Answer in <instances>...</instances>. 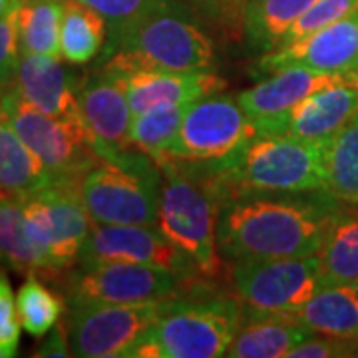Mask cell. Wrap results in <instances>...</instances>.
<instances>
[{
  "instance_id": "obj_1",
  "label": "cell",
  "mask_w": 358,
  "mask_h": 358,
  "mask_svg": "<svg viewBox=\"0 0 358 358\" xmlns=\"http://www.w3.org/2000/svg\"><path fill=\"white\" fill-rule=\"evenodd\" d=\"M345 205L327 189L221 192L219 255L227 265L245 259L317 255Z\"/></svg>"
},
{
  "instance_id": "obj_2",
  "label": "cell",
  "mask_w": 358,
  "mask_h": 358,
  "mask_svg": "<svg viewBox=\"0 0 358 358\" xmlns=\"http://www.w3.org/2000/svg\"><path fill=\"white\" fill-rule=\"evenodd\" d=\"M243 303L217 282L201 281L164 301L152 324L129 358L225 357L243 322Z\"/></svg>"
},
{
  "instance_id": "obj_3",
  "label": "cell",
  "mask_w": 358,
  "mask_h": 358,
  "mask_svg": "<svg viewBox=\"0 0 358 358\" xmlns=\"http://www.w3.org/2000/svg\"><path fill=\"white\" fill-rule=\"evenodd\" d=\"M98 66L131 70H213L215 40L185 0H167L128 24L103 48Z\"/></svg>"
},
{
  "instance_id": "obj_4",
  "label": "cell",
  "mask_w": 358,
  "mask_h": 358,
  "mask_svg": "<svg viewBox=\"0 0 358 358\" xmlns=\"http://www.w3.org/2000/svg\"><path fill=\"white\" fill-rule=\"evenodd\" d=\"M164 171L155 227L187 255L205 279L219 282L225 261L217 249L221 187L205 164L171 159Z\"/></svg>"
},
{
  "instance_id": "obj_5",
  "label": "cell",
  "mask_w": 358,
  "mask_h": 358,
  "mask_svg": "<svg viewBox=\"0 0 358 358\" xmlns=\"http://www.w3.org/2000/svg\"><path fill=\"white\" fill-rule=\"evenodd\" d=\"M221 192H329L327 143L285 134L255 136L229 157L207 162Z\"/></svg>"
},
{
  "instance_id": "obj_6",
  "label": "cell",
  "mask_w": 358,
  "mask_h": 358,
  "mask_svg": "<svg viewBox=\"0 0 358 358\" xmlns=\"http://www.w3.org/2000/svg\"><path fill=\"white\" fill-rule=\"evenodd\" d=\"M164 171L136 148L100 159L82 178L80 193L92 223L155 225Z\"/></svg>"
},
{
  "instance_id": "obj_7",
  "label": "cell",
  "mask_w": 358,
  "mask_h": 358,
  "mask_svg": "<svg viewBox=\"0 0 358 358\" xmlns=\"http://www.w3.org/2000/svg\"><path fill=\"white\" fill-rule=\"evenodd\" d=\"M52 282L68 307L154 303L187 289V282L167 268L124 261L76 263Z\"/></svg>"
},
{
  "instance_id": "obj_8",
  "label": "cell",
  "mask_w": 358,
  "mask_h": 358,
  "mask_svg": "<svg viewBox=\"0 0 358 358\" xmlns=\"http://www.w3.org/2000/svg\"><path fill=\"white\" fill-rule=\"evenodd\" d=\"M4 106L8 124L48 169L54 183H82L88 169L102 159L92 148L84 120L44 114L26 102L16 86L6 90Z\"/></svg>"
},
{
  "instance_id": "obj_9",
  "label": "cell",
  "mask_w": 358,
  "mask_h": 358,
  "mask_svg": "<svg viewBox=\"0 0 358 358\" xmlns=\"http://www.w3.org/2000/svg\"><path fill=\"white\" fill-rule=\"evenodd\" d=\"M26 233L44 259L46 281L72 268L92 229V219L84 205L80 183H52L34 197L24 199Z\"/></svg>"
},
{
  "instance_id": "obj_10",
  "label": "cell",
  "mask_w": 358,
  "mask_h": 358,
  "mask_svg": "<svg viewBox=\"0 0 358 358\" xmlns=\"http://www.w3.org/2000/svg\"><path fill=\"white\" fill-rule=\"evenodd\" d=\"M229 291L245 308L291 315L322 287L319 257L245 259L229 263Z\"/></svg>"
},
{
  "instance_id": "obj_11",
  "label": "cell",
  "mask_w": 358,
  "mask_h": 358,
  "mask_svg": "<svg viewBox=\"0 0 358 358\" xmlns=\"http://www.w3.org/2000/svg\"><path fill=\"white\" fill-rule=\"evenodd\" d=\"M164 301L70 307L66 329L72 357L129 358L131 350L159 319Z\"/></svg>"
},
{
  "instance_id": "obj_12",
  "label": "cell",
  "mask_w": 358,
  "mask_h": 358,
  "mask_svg": "<svg viewBox=\"0 0 358 358\" xmlns=\"http://www.w3.org/2000/svg\"><path fill=\"white\" fill-rule=\"evenodd\" d=\"M255 136V126L237 94H211L189 103L171 148V159L189 164L217 162L235 154Z\"/></svg>"
},
{
  "instance_id": "obj_13",
  "label": "cell",
  "mask_w": 358,
  "mask_h": 358,
  "mask_svg": "<svg viewBox=\"0 0 358 358\" xmlns=\"http://www.w3.org/2000/svg\"><path fill=\"white\" fill-rule=\"evenodd\" d=\"M106 261H124V263H140V265L167 268L187 282V287L193 282L209 281L195 267L192 259L183 255L155 225L92 223V229L80 251L78 263H106Z\"/></svg>"
},
{
  "instance_id": "obj_14",
  "label": "cell",
  "mask_w": 358,
  "mask_h": 358,
  "mask_svg": "<svg viewBox=\"0 0 358 358\" xmlns=\"http://www.w3.org/2000/svg\"><path fill=\"white\" fill-rule=\"evenodd\" d=\"M78 102L92 148L102 159L131 148L129 128L134 112L120 72L96 66L78 84Z\"/></svg>"
},
{
  "instance_id": "obj_15",
  "label": "cell",
  "mask_w": 358,
  "mask_h": 358,
  "mask_svg": "<svg viewBox=\"0 0 358 358\" xmlns=\"http://www.w3.org/2000/svg\"><path fill=\"white\" fill-rule=\"evenodd\" d=\"M358 114V74L317 90L287 114L253 122L257 136L285 134L299 140L329 143Z\"/></svg>"
},
{
  "instance_id": "obj_16",
  "label": "cell",
  "mask_w": 358,
  "mask_h": 358,
  "mask_svg": "<svg viewBox=\"0 0 358 358\" xmlns=\"http://www.w3.org/2000/svg\"><path fill=\"white\" fill-rule=\"evenodd\" d=\"M293 66L343 76L358 74V8L319 32L263 54L259 60V68L268 74Z\"/></svg>"
},
{
  "instance_id": "obj_17",
  "label": "cell",
  "mask_w": 358,
  "mask_h": 358,
  "mask_svg": "<svg viewBox=\"0 0 358 358\" xmlns=\"http://www.w3.org/2000/svg\"><path fill=\"white\" fill-rule=\"evenodd\" d=\"M120 76L134 115L157 106L197 102L227 88V82L213 70H131Z\"/></svg>"
},
{
  "instance_id": "obj_18",
  "label": "cell",
  "mask_w": 358,
  "mask_h": 358,
  "mask_svg": "<svg viewBox=\"0 0 358 358\" xmlns=\"http://www.w3.org/2000/svg\"><path fill=\"white\" fill-rule=\"evenodd\" d=\"M352 76L327 74V72H317L310 68L293 66V68L273 72L265 82H259L253 88L239 92L237 100L251 122H265L271 117L287 114L291 108H294L301 100H305L313 92L345 82Z\"/></svg>"
},
{
  "instance_id": "obj_19",
  "label": "cell",
  "mask_w": 358,
  "mask_h": 358,
  "mask_svg": "<svg viewBox=\"0 0 358 358\" xmlns=\"http://www.w3.org/2000/svg\"><path fill=\"white\" fill-rule=\"evenodd\" d=\"M78 84L58 58L44 54H22L16 90L26 102L44 114L68 120H82L78 102Z\"/></svg>"
},
{
  "instance_id": "obj_20",
  "label": "cell",
  "mask_w": 358,
  "mask_h": 358,
  "mask_svg": "<svg viewBox=\"0 0 358 358\" xmlns=\"http://www.w3.org/2000/svg\"><path fill=\"white\" fill-rule=\"evenodd\" d=\"M245 308V307H243ZM301 322L277 313L245 308L243 322L225 357L229 358H282L289 357L299 343L310 336Z\"/></svg>"
},
{
  "instance_id": "obj_21",
  "label": "cell",
  "mask_w": 358,
  "mask_h": 358,
  "mask_svg": "<svg viewBox=\"0 0 358 358\" xmlns=\"http://www.w3.org/2000/svg\"><path fill=\"white\" fill-rule=\"evenodd\" d=\"M289 319L310 333L358 341V291L355 285H322Z\"/></svg>"
},
{
  "instance_id": "obj_22",
  "label": "cell",
  "mask_w": 358,
  "mask_h": 358,
  "mask_svg": "<svg viewBox=\"0 0 358 358\" xmlns=\"http://www.w3.org/2000/svg\"><path fill=\"white\" fill-rule=\"evenodd\" d=\"M52 178L36 154L20 140L8 124L0 122V192L18 199H30L50 187Z\"/></svg>"
},
{
  "instance_id": "obj_23",
  "label": "cell",
  "mask_w": 358,
  "mask_h": 358,
  "mask_svg": "<svg viewBox=\"0 0 358 358\" xmlns=\"http://www.w3.org/2000/svg\"><path fill=\"white\" fill-rule=\"evenodd\" d=\"M108 42V22L82 0H62L60 58L72 66H86L102 56Z\"/></svg>"
},
{
  "instance_id": "obj_24",
  "label": "cell",
  "mask_w": 358,
  "mask_h": 358,
  "mask_svg": "<svg viewBox=\"0 0 358 358\" xmlns=\"http://www.w3.org/2000/svg\"><path fill=\"white\" fill-rule=\"evenodd\" d=\"M322 285H352L358 279V205L346 203L320 245Z\"/></svg>"
},
{
  "instance_id": "obj_25",
  "label": "cell",
  "mask_w": 358,
  "mask_h": 358,
  "mask_svg": "<svg viewBox=\"0 0 358 358\" xmlns=\"http://www.w3.org/2000/svg\"><path fill=\"white\" fill-rule=\"evenodd\" d=\"M317 0H249L245 13V42L251 52L275 50L289 28Z\"/></svg>"
},
{
  "instance_id": "obj_26",
  "label": "cell",
  "mask_w": 358,
  "mask_h": 358,
  "mask_svg": "<svg viewBox=\"0 0 358 358\" xmlns=\"http://www.w3.org/2000/svg\"><path fill=\"white\" fill-rule=\"evenodd\" d=\"M14 13L22 54L60 58L62 0H20Z\"/></svg>"
},
{
  "instance_id": "obj_27",
  "label": "cell",
  "mask_w": 358,
  "mask_h": 358,
  "mask_svg": "<svg viewBox=\"0 0 358 358\" xmlns=\"http://www.w3.org/2000/svg\"><path fill=\"white\" fill-rule=\"evenodd\" d=\"M187 108L189 103L157 106L134 115L129 128L131 148L150 155L159 167L166 166L171 159V148L178 138Z\"/></svg>"
},
{
  "instance_id": "obj_28",
  "label": "cell",
  "mask_w": 358,
  "mask_h": 358,
  "mask_svg": "<svg viewBox=\"0 0 358 358\" xmlns=\"http://www.w3.org/2000/svg\"><path fill=\"white\" fill-rule=\"evenodd\" d=\"M0 267L16 273H44V259L26 233L24 199L0 197Z\"/></svg>"
},
{
  "instance_id": "obj_29",
  "label": "cell",
  "mask_w": 358,
  "mask_h": 358,
  "mask_svg": "<svg viewBox=\"0 0 358 358\" xmlns=\"http://www.w3.org/2000/svg\"><path fill=\"white\" fill-rule=\"evenodd\" d=\"M16 307L26 333L34 338H44L62 319L66 299L58 289H50L42 281L40 275L30 273L18 289Z\"/></svg>"
},
{
  "instance_id": "obj_30",
  "label": "cell",
  "mask_w": 358,
  "mask_h": 358,
  "mask_svg": "<svg viewBox=\"0 0 358 358\" xmlns=\"http://www.w3.org/2000/svg\"><path fill=\"white\" fill-rule=\"evenodd\" d=\"M327 179L333 195L358 205V114L327 143Z\"/></svg>"
},
{
  "instance_id": "obj_31",
  "label": "cell",
  "mask_w": 358,
  "mask_h": 358,
  "mask_svg": "<svg viewBox=\"0 0 358 358\" xmlns=\"http://www.w3.org/2000/svg\"><path fill=\"white\" fill-rule=\"evenodd\" d=\"M211 36L237 44L245 40V13L249 0H185Z\"/></svg>"
},
{
  "instance_id": "obj_32",
  "label": "cell",
  "mask_w": 358,
  "mask_h": 358,
  "mask_svg": "<svg viewBox=\"0 0 358 358\" xmlns=\"http://www.w3.org/2000/svg\"><path fill=\"white\" fill-rule=\"evenodd\" d=\"M357 8L358 0H317L307 13L289 28V32L285 34V38L279 46L293 44V42L305 38L313 32H319L322 28L338 22L341 18H345L350 13H355Z\"/></svg>"
},
{
  "instance_id": "obj_33",
  "label": "cell",
  "mask_w": 358,
  "mask_h": 358,
  "mask_svg": "<svg viewBox=\"0 0 358 358\" xmlns=\"http://www.w3.org/2000/svg\"><path fill=\"white\" fill-rule=\"evenodd\" d=\"M82 2L98 10L108 22V42H106L108 46L122 34L126 26L167 0H82Z\"/></svg>"
},
{
  "instance_id": "obj_34",
  "label": "cell",
  "mask_w": 358,
  "mask_h": 358,
  "mask_svg": "<svg viewBox=\"0 0 358 358\" xmlns=\"http://www.w3.org/2000/svg\"><path fill=\"white\" fill-rule=\"evenodd\" d=\"M20 317L16 307V296L6 273L0 268V358H13L18 355L20 345Z\"/></svg>"
},
{
  "instance_id": "obj_35",
  "label": "cell",
  "mask_w": 358,
  "mask_h": 358,
  "mask_svg": "<svg viewBox=\"0 0 358 358\" xmlns=\"http://www.w3.org/2000/svg\"><path fill=\"white\" fill-rule=\"evenodd\" d=\"M20 58L22 50L18 42L16 13H10L0 20V88H13L16 84Z\"/></svg>"
},
{
  "instance_id": "obj_36",
  "label": "cell",
  "mask_w": 358,
  "mask_h": 358,
  "mask_svg": "<svg viewBox=\"0 0 358 358\" xmlns=\"http://www.w3.org/2000/svg\"><path fill=\"white\" fill-rule=\"evenodd\" d=\"M358 357V341L313 333L294 346L289 358H350Z\"/></svg>"
},
{
  "instance_id": "obj_37",
  "label": "cell",
  "mask_w": 358,
  "mask_h": 358,
  "mask_svg": "<svg viewBox=\"0 0 358 358\" xmlns=\"http://www.w3.org/2000/svg\"><path fill=\"white\" fill-rule=\"evenodd\" d=\"M34 357H38V358L72 357L66 322L60 320V322L52 329L50 333H48V336L40 343V346L36 348V352H34Z\"/></svg>"
},
{
  "instance_id": "obj_38",
  "label": "cell",
  "mask_w": 358,
  "mask_h": 358,
  "mask_svg": "<svg viewBox=\"0 0 358 358\" xmlns=\"http://www.w3.org/2000/svg\"><path fill=\"white\" fill-rule=\"evenodd\" d=\"M20 0H0V20L6 18L8 14L14 13V8L18 6Z\"/></svg>"
},
{
  "instance_id": "obj_39",
  "label": "cell",
  "mask_w": 358,
  "mask_h": 358,
  "mask_svg": "<svg viewBox=\"0 0 358 358\" xmlns=\"http://www.w3.org/2000/svg\"><path fill=\"white\" fill-rule=\"evenodd\" d=\"M6 90L8 88H0V122L6 120V106H4V100H6Z\"/></svg>"
},
{
  "instance_id": "obj_40",
  "label": "cell",
  "mask_w": 358,
  "mask_h": 358,
  "mask_svg": "<svg viewBox=\"0 0 358 358\" xmlns=\"http://www.w3.org/2000/svg\"><path fill=\"white\" fill-rule=\"evenodd\" d=\"M352 285H355V289H357V291H358V279L355 282H352Z\"/></svg>"
},
{
  "instance_id": "obj_41",
  "label": "cell",
  "mask_w": 358,
  "mask_h": 358,
  "mask_svg": "<svg viewBox=\"0 0 358 358\" xmlns=\"http://www.w3.org/2000/svg\"><path fill=\"white\" fill-rule=\"evenodd\" d=\"M0 197H4V193H2V192H0Z\"/></svg>"
}]
</instances>
